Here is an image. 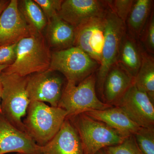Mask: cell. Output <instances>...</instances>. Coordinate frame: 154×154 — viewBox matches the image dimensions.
I'll use <instances>...</instances> for the list:
<instances>
[{"mask_svg": "<svg viewBox=\"0 0 154 154\" xmlns=\"http://www.w3.org/2000/svg\"><path fill=\"white\" fill-rule=\"evenodd\" d=\"M10 1L7 0H0V16L4 10L8 6Z\"/></svg>", "mask_w": 154, "mask_h": 154, "instance_id": "83f0119b", "label": "cell"}, {"mask_svg": "<svg viewBox=\"0 0 154 154\" xmlns=\"http://www.w3.org/2000/svg\"><path fill=\"white\" fill-rule=\"evenodd\" d=\"M67 118L79 134L84 154H96L105 147L121 143L125 139L115 130L85 113Z\"/></svg>", "mask_w": 154, "mask_h": 154, "instance_id": "277c9868", "label": "cell"}, {"mask_svg": "<svg viewBox=\"0 0 154 154\" xmlns=\"http://www.w3.org/2000/svg\"></svg>", "mask_w": 154, "mask_h": 154, "instance_id": "d6a6232c", "label": "cell"}, {"mask_svg": "<svg viewBox=\"0 0 154 154\" xmlns=\"http://www.w3.org/2000/svg\"><path fill=\"white\" fill-rule=\"evenodd\" d=\"M8 66H0V74Z\"/></svg>", "mask_w": 154, "mask_h": 154, "instance_id": "f546056e", "label": "cell"}, {"mask_svg": "<svg viewBox=\"0 0 154 154\" xmlns=\"http://www.w3.org/2000/svg\"><path fill=\"white\" fill-rule=\"evenodd\" d=\"M134 83V78L116 63L105 77L102 98L105 103L115 105Z\"/></svg>", "mask_w": 154, "mask_h": 154, "instance_id": "9a60e30c", "label": "cell"}, {"mask_svg": "<svg viewBox=\"0 0 154 154\" xmlns=\"http://www.w3.org/2000/svg\"><path fill=\"white\" fill-rule=\"evenodd\" d=\"M102 150L105 154H143L138 146L134 135L125 138L121 143Z\"/></svg>", "mask_w": 154, "mask_h": 154, "instance_id": "cb8c5ba5", "label": "cell"}, {"mask_svg": "<svg viewBox=\"0 0 154 154\" xmlns=\"http://www.w3.org/2000/svg\"><path fill=\"white\" fill-rule=\"evenodd\" d=\"M96 154H105V153L104 152V151H103V150H101L99 151Z\"/></svg>", "mask_w": 154, "mask_h": 154, "instance_id": "4dcf8cb0", "label": "cell"}, {"mask_svg": "<svg viewBox=\"0 0 154 154\" xmlns=\"http://www.w3.org/2000/svg\"><path fill=\"white\" fill-rule=\"evenodd\" d=\"M96 77L94 73L75 85L67 82L58 107L68 113L67 117L91 110H102L112 107L102 102L96 92Z\"/></svg>", "mask_w": 154, "mask_h": 154, "instance_id": "5b68a950", "label": "cell"}, {"mask_svg": "<svg viewBox=\"0 0 154 154\" xmlns=\"http://www.w3.org/2000/svg\"><path fill=\"white\" fill-rule=\"evenodd\" d=\"M17 154H22L17 153Z\"/></svg>", "mask_w": 154, "mask_h": 154, "instance_id": "1f68e13d", "label": "cell"}, {"mask_svg": "<svg viewBox=\"0 0 154 154\" xmlns=\"http://www.w3.org/2000/svg\"><path fill=\"white\" fill-rule=\"evenodd\" d=\"M153 3L152 0H134L125 24L127 32L138 40L154 9Z\"/></svg>", "mask_w": 154, "mask_h": 154, "instance_id": "d6986e66", "label": "cell"}, {"mask_svg": "<svg viewBox=\"0 0 154 154\" xmlns=\"http://www.w3.org/2000/svg\"><path fill=\"white\" fill-rule=\"evenodd\" d=\"M3 86L2 82L0 79V111H1V102H2V95Z\"/></svg>", "mask_w": 154, "mask_h": 154, "instance_id": "f1b7e54d", "label": "cell"}, {"mask_svg": "<svg viewBox=\"0 0 154 154\" xmlns=\"http://www.w3.org/2000/svg\"><path fill=\"white\" fill-rule=\"evenodd\" d=\"M42 154H84L75 128L68 118L48 143L42 146Z\"/></svg>", "mask_w": 154, "mask_h": 154, "instance_id": "5bb4252c", "label": "cell"}, {"mask_svg": "<svg viewBox=\"0 0 154 154\" xmlns=\"http://www.w3.org/2000/svg\"><path fill=\"white\" fill-rule=\"evenodd\" d=\"M106 15L92 17L75 28L73 46L82 50L99 65L105 42Z\"/></svg>", "mask_w": 154, "mask_h": 154, "instance_id": "9c48e42d", "label": "cell"}, {"mask_svg": "<svg viewBox=\"0 0 154 154\" xmlns=\"http://www.w3.org/2000/svg\"><path fill=\"white\" fill-rule=\"evenodd\" d=\"M85 113L105 123L125 138L134 135L140 128L116 106L105 110H89Z\"/></svg>", "mask_w": 154, "mask_h": 154, "instance_id": "2e32d148", "label": "cell"}, {"mask_svg": "<svg viewBox=\"0 0 154 154\" xmlns=\"http://www.w3.org/2000/svg\"><path fill=\"white\" fill-rule=\"evenodd\" d=\"M18 8L25 21L31 29L42 33L48 24L47 18L41 8L34 1H18Z\"/></svg>", "mask_w": 154, "mask_h": 154, "instance_id": "44dd1931", "label": "cell"}, {"mask_svg": "<svg viewBox=\"0 0 154 154\" xmlns=\"http://www.w3.org/2000/svg\"><path fill=\"white\" fill-rule=\"evenodd\" d=\"M34 32L20 13L18 1H10L0 16V47L18 43Z\"/></svg>", "mask_w": 154, "mask_h": 154, "instance_id": "8fae6325", "label": "cell"}, {"mask_svg": "<svg viewBox=\"0 0 154 154\" xmlns=\"http://www.w3.org/2000/svg\"><path fill=\"white\" fill-rule=\"evenodd\" d=\"M100 65L79 48L51 51L50 70L63 75L67 82L78 85L96 72Z\"/></svg>", "mask_w": 154, "mask_h": 154, "instance_id": "8992f818", "label": "cell"}, {"mask_svg": "<svg viewBox=\"0 0 154 154\" xmlns=\"http://www.w3.org/2000/svg\"><path fill=\"white\" fill-rule=\"evenodd\" d=\"M41 8L48 22L53 17L57 16L60 11L62 0H33Z\"/></svg>", "mask_w": 154, "mask_h": 154, "instance_id": "484cf974", "label": "cell"}, {"mask_svg": "<svg viewBox=\"0 0 154 154\" xmlns=\"http://www.w3.org/2000/svg\"><path fill=\"white\" fill-rule=\"evenodd\" d=\"M0 79L3 86L1 112L12 125L26 132L22 118L31 102L27 91L28 76L2 72Z\"/></svg>", "mask_w": 154, "mask_h": 154, "instance_id": "3957f363", "label": "cell"}, {"mask_svg": "<svg viewBox=\"0 0 154 154\" xmlns=\"http://www.w3.org/2000/svg\"><path fill=\"white\" fill-rule=\"evenodd\" d=\"M138 41L146 52L154 54V12L153 9L145 26L143 29Z\"/></svg>", "mask_w": 154, "mask_h": 154, "instance_id": "603a6c76", "label": "cell"}, {"mask_svg": "<svg viewBox=\"0 0 154 154\" xmlns=\"http://www.w3.org/2000/svg\"><path fill=\"white\" fill-rule=\"evenodd\" d=\"M51 51L42 33L34 32L17 43L14 63L2 72L25 77L49 69Z\"/></svg>", "mask_w": 154, "mask_h": 154, "instance_id": "6da1fadb", "label": "cell"}, {"mask_svg": "<svg viewBox=\"0 0 154 154\" xmlns=\"http://www.w3.org/2000/svg\"><path fill=\"white\" fill-rule=\"evenodd\" d=\"M134 84L138 89L147 95L154 104V58L143 48L141 63L135 77Z\"/></svg>", "mask_w": 154, "mask_h": 154, "instance_id": "ffe728a7", "label": "cell"}, {"mask_svg": "<svg viewBox=\"0 0 154 154\" xmlns=\"http://www.w3.org/2000/svg\"><path fill=\"white\" fill-rule=\"evenodd\" d=\"M114 106L140 127L154 128V104L134 83Z\"/></svg>", "mask_w": 154, "mask_h": 154, "instance_id": "30bf717a", "label": "cell"}, {"mask_svg": "<svg viewBox=\"0 0 154 154\" xmlns=\"http://www.w3.org/2000/svg\"><path fill=\"white\" fill-rule=\"evenodd\" d=\"M45 36L50 49L58 51L73 46L75 28L58 16L53 17L48 22Z\"/></svg>", "mask_w": 154, "mask_h": 154, "instance_id": "e0dca14e", "label": "cell"}, {"mask_svg": "<svg viewBox=\"0 0 154 154\" xmlns=\"http://www.w3.org/2000/svg\"><path fill=\"white\" fill-rule=\"evenodd\" d=\"M17 43L0 47V66H10L14 63L17 57Z\"/></svg>", "mask_w": 154, "mask_h": 154, "instance_id": "4316f807", "label": "cell"}, {"mask_svg": "<svg viewBox=\"0 0 154 154\" xmlns=\"http://www.w3.org/2000/svg\"><path fill=\"white\" fill-rule=\"evenodd\" d=\"M143 49L139 41L126 31L122 40L116 63L134 78L141 63Z\"/></svg>", "mask_w": 154, "mask_h": 154, "instance_id": "ac0fdd59", "label": "cell"}, {"mask_svg": "<svg viewBox=\"0 0 154 154\" xmlns=\"http://www.w3.org/2000/svg\"><path fill=\"white\" fill-rule=\"evenodd\" d=\"M106 17L107 23L102 60L96 74V87L101 97L105 77L110 67L117 62L122 40L126 32L125 22L116 16L109 6Z\"/></svg>", "mask_w": 154, "mask_h": 154, "instance_id": "52a82bcc", "label": "cell"}, {"mask_svg": "<svg viewBox=\"0 0 154 154\" xmlns=\"http://www.w3.org/2000/svg\"><path fill=\"white\" fill-rule=\"evenodd\" d=\"M134 136L143 154H154V128L140 127Z\"/></svg>", "mask_w": 154, "mask_h": 154, "instance_id": "7402d4cb", "label": "cell"}, {"mask_svg": "<svg viewBox=\"0 0 154 154\" xmlns=\"http://www.w3.org/2000/svg\"><path fill=\"white\" fill-rule=\"evenodd\" d=\"M108 8V1L65 0L58 16L75 28L92 17L105 16Z\"/></svg>", "mask_w": 154, "mask_h": 154, "instance_id": "4fadbf2b", "label": "cell"}, {"mask_svg": "<svg viewBox=\"0 0 154 154\" xmlns=\"http://www.w3.org/2000/svg\"><path fill=\"white\" fill-rule=\"evenodd\" d=\"M108 5L116 16L125 22L133 6L134 0L108 1Z\"/></svg>", "mask_w": 154, "mask_h": 154, "instance_id": "d4e9b609", "label": "cell"}, {"mask_svg": "<svg viewBox=\"0 0 154 154\" xmlns=\"http://www.w3.org/2000/svg\"><path fill=\"white\" fill-rule=\"evenodd\" d=\"M26 114L23 121L25 131L40 146L45 145L54 137L68 115L60 107L36 101L30 102Z\"/></svg>", "mask_w": 154, "mask_h": 154, "instance_id": "7a4b0ae2", "label": "cell"}, {"mask_svg": "<svg viewBox=\"0 0 154 154\" xmlns=\"http://www.w3.org/2000/svg\"><path fill=\"white\" fill-rule=\"evenodd\" d=\"M66 82L63 75L51 70L29 75L27 85L29 99L58 107Z\"/></svg>", "mask_w": 154, "mask_h": 154, "instance_id": "ba28073f", "label": "cell"}, {"mask_svg": "<svg viewBox=\"0 0 154 154\" xmlns=\"http://www.w3.org/2000/svg\"><path fill=\"white\" fill-rule=\"evenodd\" d=\"M42 154L40 146L26 132L16 128L0 111V154Z\"/></svg>", "mask_w": 154, "mask_h": 154, "instance_id": "7c38bea8", "label": "cell"}]
</instances>
